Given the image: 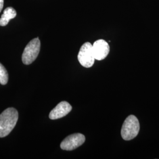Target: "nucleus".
<instances>
[{
    "label": "nucleus",
    "mask_w": 159,
    "mask_h": 159,
    "mask_svg": "<svg viewBox=\"0 0 159 159\" xmlns=\"http://www.w3.org/2000/svg\"><path fill=\"white\" fill-rule=\"evenodd\" d=\"M17 16V12L12 7H8L4 10L0 18V26H6L10 20L14 18Z\"/></svg>",
    "instance_id": "8"
},
{
    "label": "nucleus",
    "mask_w": 159,
    "mask_h": 159,
    "mask_svg": "<svg viewBox=\"0 0 159 159\" xmlns=\"http://www.w3.org/2000/svg\"><path fill=\"white\" fill-rule=\"evenodd\" d=\"M72 110L71 106L67 102H61L51 110L49 114V118L56 120L62 118L67 115Z\"/></svg>",
    "instance_id": "7"
},
{
    "label": "nucleus",
    "mask_w": 159,
    "mask_h": 159,
    "mask_svg": "<svg viewBox=\"0 0 159 159\" xmlns=\"http://www.w3.org/2000/svg\"><path fill=\"white\" fill-rule=\"evenodd\" d=\"M93 50L95 60H102L108 56L110 52V47L108 43L105 40H97L93 45Z\"/></svg>",
    "instance_id": "6"
},
{
    "label": "nucleus",
    "mask_w": 159,
    "mask_h": 159,
    "mask_svg": "<svg viewBox=\"0 0 159 159\" xmlns=\"http://www.w3.org/2000/svg\"><path fill=\"white\" fill-rule=\"evenodd\" d=\"M140 130L139 121L136 116L130 115L127 117L121 127V135L126 141L131 140L138 135Z\"/></svg>",
    "instance_id": "2"
},
{
    "label": "nucleus",
    "mask_w": 159,
    "mask_h": 159,
    "mask_svg": "<svg viewBox=\"0 0 159 159\" xmlns=\"http://www.w3.org/2000/svg\"><path fill=\"white\" fill-rule=\"evenodd\" d=\"M4 7V0H0V12L2 11Z\"/></svg>",
    "instance_id": "10"
},
{
    "label": "nucleus",
    "mask_w": 159,
    "mask_h": 159,
    "mask_svg": "<svg viewBox=\"0 0 159 159\" xmlns=\"http://www.w3.org/2000/svg\"><path fill=\"white\" fill-rule=\"evenodd\" d=\"M85 136L81 133L71 134L64 139L60 148L64 150L71 151L81 146L85 142Z\"/></svg>",
    "instance_id": "5"
},
{
    "label": "nucleus",
    "mask_w": 159,
    "mask_h": 159,
    "mask_svg": "<svg viewBox=\"0 0 159 159\" xmlns=\"http://www.w3.org/2000/svg\"><path fill=\"white\" fill-rule=\"evenodd\" d=\"M78 60L80 64L85 68H90L94 63L95 58L93 50V45L89 42H86L81 47Z\"/></svg>",
    "instance_id": "4"
},
{
    "label": "nucleus",
    "mask_w": 159,
    "mask_h": 159,
    "mask_svg": "<svg viewBox=\"0 0 159 159\" xmlns=\"http://www.w3.org/2000/svg\"><path fill=\"white\" fill-rule=\"evenodd\" d=\"M18 113L16 108H7L0 114V137L8 136L17 124Z\"/></svg>",
    "instance_id": "1"
},
{
    "label": "nucleus",
    "mask_w": 159,
    "mask_h": 159,
    "mask_svg": "<svg viewBox=\"0 0 159 159\" xmlns=\"http://www.w3.org/2000/svg\"><path fill=\"white\" fill-rule=\"evenodd\" d=\"M8 81V74L4 66L0 63V83L6 85Z\"/></svg>",
    "instance_id": "9"
},
{
    "label": "nucleus",
    "mask_w": 159,
    "mask_h": 159,
    "mask_svg": "<svg viewBox=\"0 0 159 159\" xmlns=\"http://www.w3.org/2000/svg\"><path fill=\"white\" fill-rule=\"evenodd\" d=\"M40 47L41 43L39 38L34 39L29 42L22 55V61L24 64L29 65L33 63L39 54Z\"/></svg>",
    "instance_id": "3"
}]
</instances>
